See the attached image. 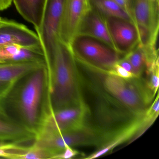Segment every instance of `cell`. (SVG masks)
I'll list each match as a JSON object with an SVG mask.
<instances>
[{"label": "cell", "mask_w": 159, "mask_h": 159, "mask_svg": "<svg viewBox=\"0 0 159 159\" xmlns=\"http://www.w3.org/2000/svg\"><path fill=\"white\" fill-rule=\"evenodd\" d=\"M1 19V17H0V19Z\"/></svg>", "instance_id": "28"}, {"label": "cell", "mask_w": 159, "mask_h": 159, "mask_svg": "<svg viewBox=\"0 0 159 159\" xmlns=\"http://www.w3.org/2000/svg\"><path fill=\"white\" fill-rule=\"evenodd\" d=\"M104 17L114 49L118 53L124 56L137 46L139 34L133 22L116 17Z\"/></svg>", "instance_id": "9"}, {"label": "cell", "mask_w": 159, "mask_h": 159, "mask_svg": "<svg viewBox=\"0 0 159 159\" xmlns=\"http://www.w3.org/2000/svg\"><path fill=\"white\" fill-rule=\"evenodd\" d=\"M103 74V88L114 102L135 117H143L155 95L144 80L141 77L125 79L113 74Z\"/></svg>", "instance_id": "2"}, {"label": "cell", "mask_w": 159, "mask_h": 159, "mask_svg": "<svg viewBox=\"0 0 159 159\" xmlns=\"http://www.w3.org/2000/svg\"><path fill=\"white\" fill-rule=\"evenodd\" d=\"M47 66L50 71V105L52 110L72 107L84 101L77 61L69 46L58 40Z\"/></svg>", "instance_id": "1"}, {"label": "cell", "mask_w": 159, "mask_h": 159, "mask_svg": "<svg viewBox=\"0 0 159 159\" xmlns=\"http://www.w3.org/2000/svg\"><path fill=\"white\" fill-rule=\"evenodd\" d=\"M89 2L91 8L104 17H116L133 22L128 14L112 0H89Z\"/></svg>", "instance_id": "18"}, {"label": "cell", "mask_w": 159, "mask_h": 159, "mask_svg": "<svg viewBox=\"0 0 159 159\" xmlns=\"http://www.w3.org/2000/svg\"><path fill=\"white\" fill-rule=\"evenodd\" d=\"M14 85V84L0 81V101L8 95Z\"/></svg>", "instance_id": "23"}, {"label": "cell", "mask_w": 159, "mask_h": 159, "mask_svg": "<svg viewBox=\"0 0 159 159\" xmlns=\"http://www.w3.org/2000/svg\"><path fill=\"white\" fill-rule=\"evenodd\" d=\"M77 62L103 74L112 72L121 55L107 44L89 37L77 36L69 46Z\"/></svg>", "instance_id": "3"}, {"label": "cell", "mask_w": 159, "mask_h": 159, "mask_svg": "<svg viewBox=\"0 0 159 159\" xmlns=\"http://www.w3.org/2000/svg\"><path fill=\"white\" fill-rule=\"evenodd\" d=\"M47 66L32 72L23 87L19 106L26 126L36 132L39 123V112L45 83Z\"/></svg>", "instance_id": "6"}, {"label": "cell", "mask_w": 159, "mask_h": 159, "mask_svg": "<svg viewBox=\"0 0 159 159\" xmlns=\"http://www.w3.org/2000/svg\"><path fill=\"white\" fill-rule=\"evenodd\" d=\"M142 118L136 119L128 124L126 125L117 132L111 139L107 144L99 148L94 153H92L88 157L85 158L86 159H95L100 157L106 154L113 148L123 142L131 139L136 133L142 122Z\"/></svg>", "instance_id": "17"}, {"label": "cell", "mask_w": 159, "mask_h": 159, "mask_svg": "<svg viewBox=\"0 0 159 159\" xmlns=\"http://www.w3.org/2000/svg\"><path fill=\"white\" fill-rule=\"evenodd\" d=\"M128 9L130 11V15L133 23L134 24V0H125ZM135 25V24H134Z\"/></svg>", "instance_id": "27"}, {"label": "cell", "mask_w": 159, "mask_h": 159, "mask_svg": "<svg viewBox=\"0 0 159 159\" xmlns=\"http://www.w3.org/2000/svg\"><path fill=\"white\" fill-rule=\"evenodd\" d=\"M145 71L147 74V79L144 80L148 89L156 94L159 85V63H156Z\"/></svg>", "instance_id": "20"}, {"label": "cell", "mask_w": 159, "mask_h": 159, "mask_svg": "<svg viewBox=\"0 0 159 159\" xmlns=\"http://www.w3.org/2000/svg\"><path fill=\"white\" fill-rule=\"evenodd\" d=\"M26 61H46L42 47L16 44L0 45V63Z\"/></svg>", "instance_id": "13"}, {"label": "cell", "mask_w": 159, "mask_h": 159, "mask_svg": "<svg viewBox=\"0 0 159 159\" xmlns=\"http://www.w3.org/2000/svg\"><path fill=\"white\" fill-rule=\"evenodd\" d=\"M110 74H113L125 79H131L135 77L133 73L125 70V69L118 65L117 63L114 65L112 72Z\"/></svg>", "instance_id": "22"}, {"label": "cell", "mask_w": 159, "mask_h": 159, "mask_svg": "<svg viewBox=\"0 0 159 159\" xmlns=\"http://www.w3.org/2000/svg\"><path fill=\"white\" fill-rule=\"evenodd\" d=\"M89 113L84 101L58 110L49 107V111L40 118L35 135L58 134L80 128L87 124Z\"/></svg>", "instance_id": "5"}, {"label": "cell", "mask_w": 159, "mask_h": 159, "mask_svg": "<svg viewBox=\"0 0 159 159\" xmlns=\"http://www.w3.org/2000/svg\"><path fill=\"white\" fill-rule=\"evenodd\" d=\"M45 66H47L46 61L0 63V81L15 84L24 76Z\"/></svg>", "instance_id": "15"}, {"label": "cell", "mask_w": 159, "mask_h": 159, "mask_svg": "<svg viewBox=\"0 0 159 159\" xmlns=\"http://www.w3.org/2000/svg\"><path fill=\"white\" fill-rule=\"evenodd\" d=\"M12 2V0H0V11L8 9Z\"/></svg>", "instance_id": "26"}, {"label": "cell", "mask_w": 159, "mask_h": 159, "mask_svg": "<svg viewBox=\"0 0 159 159\" xmlns=\"http://www.w3.org/2000/svg\"><path fill=\"white\" fill-rule=\"evenodd\" d=\"M134 24L139 43L147 47H157L159 30V0H134Z\"/></svg>", "instance_id": "7"}, {"label": "cell", "mask_w": 159, "mask_h": 159, "mask_svg": "<svg viewBox=\"0 0 159 159\" xmlns=\"http://www.w3.org/2000/svg\"><path fill=\"white\" fill-rule=\"evenodd\" d=\"M112 1H113L116 4H118L126 12L131 18L130 11H129V9H128V6H127L125 0H112ZM131 19H132V18H131Z\"/></svg>", "instance_id": "25"}, {"label": "cell", "mask_w": 159, "mask_h": 159, "mask_svg": "<svg viewBox=\"0 0 159 159\" xmlns=\"http://www.w3.org/2000/svg\"><path fill=\"white\" fill-rule=\"evenodd\" d=\"M34 140V144L48 152L52 159H54L68 146H95L99 148L103 143V135L99 130L87 123L80 128L67 132L36 135Z\"/></svg>", "instance_id": "4"}, {"label": "cell", "mask_w": 159, "mask_h": 159, "mask_svg": "<svg viewBox=\"0 0 159 159\" xmlns=\"http://www.w3.org/2000/svg\"><path fill=\"white\" fill-rule=\"evenodd\" d=\"M65 0H47L40 26L35 29L48 62L58 41Z\"/></svg>", "instance_id": "8"}, {"label": "cell", "mask_w": 159, "mask_h": 159, "mask_svg": "<svg viewBox=\"0 0 159 159\" xmlns=\"http://www.w3.org/2000/svg\"><path fill=\"white\" fill-rule=\"evenodd\" d=\"M77 36L93 38L114 49L105 17L92 8L87 12L82 19Z\"/></svg>", "instance_id": "12"}, {"label": "cell", "mask_w": 159, "mask_h": 159, "mask_svg": "<svg viewBox=\"0 0 159 159\" xmlns=\"http://www.w3.org/2000/svg\"><path fill=\"white\" fill-rule=\"evenodd\" d=\"M10 44L42 46L37 33L25 25L1 18L0 19V45Z\"/></svg>", "instance_id": "11"}, {"label": "cell", "mask_w": 159, "mask_h": 159, "mask_svg": "<svg viewBox=\"0 0 159 159\" xmlns=\"http://www.w3.org/2000/svg\"><path fill=\"white\" fill-rule=\"evenodd\" d=\"M14 159H52V155L45 150L34 144L30 148H26L22 153H16Z\"/></svg>", "instance_id": "19"}, {"label": "cell", "mask_w": 159, "mask_h": 159, "mask_svg": "<svg viewBox=\"0 0 159 159\" xmlns=\"http://www.w3.org/2000/svg\"><path fill=\"white\" fill-rule=\"evenodd\" d=\"M89 0H65L58 40L69 46L77 36L80 23L91 9Z\"/></svg>", "instance_id": "10"}, {"label": "cell", "mask_w": 159, "mask_h": 159, "mask_svg": "<svg viewBox=\"0 0 159 159\" xmlns=\"http://www.w3.org/2000/svg\"><path fill=\"white\" fill-rule=\"evenodd\" d=\"M21 16L35 27L40 26L47 0H12Z\"/></svg>", "instance_id": "16"}, {"label": "cell", "mask_w": 159, "mask_h": 159, "mask_svg": "<svg viewBox=\"0 0 159 159\" xmlns=\"http://www.w3.org/2000/svg\"><path fill=\"white\" fill-rule=\"evenodd\" d=\"M80 154L77 150L70 146H66L61 153L55 156L54 159H72Z\"/></svg>", "instance_id": "21"}, {"label": "cell", "mask_w": 159, "mask_h": 159, "mask_svg": "<svg viewBox=\"0 0 159 159\" xmlns=\"http://www.w3.org/2000/svg\"><path fill=\"white\" fill-rule=\"evenodd\" d=\"M117 64L129 72L133 73V69L130 61L125 57L123 56L117 62Z\"/></svg>", "instance_id": "24"}, {"label": "cell", "mask_w": 159, "mask_h": 159, "mask_svg": "<svg viewBox=\"0 0 159 159\" xmlns=\"http://www.w3.org/2000/svg\"><path fill=\"white\" fill-rule=\"evenodd\" d=\"M35 132L26 125L13 121L0 111V144H17L34 139Z\"/></svg>", "instance_id": "14"}]
</instances>
